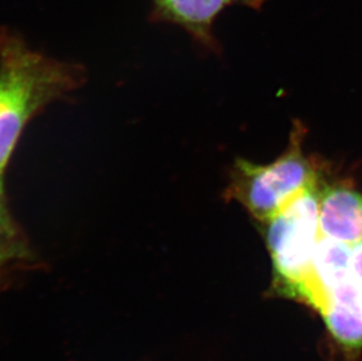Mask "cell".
<instances>
[{
  "mask_svg": "<svg viewBox=\"0 0 362 361\" xmlns=\"http://www.w3.org/2000/svg\"><path fill=\"white\" fill-rule=\"evenodd\" d=\"M79 74L71 66L28 48L18 35L0 33V174L26 123L41 108L72 91Z\"/></svg>",
  "mask_w": 362,
  "mask_h": 361,
  "instance_id": "6da1fadb",
  "label": "cell"
},
{
  "mask_svg": "<svg viewBox=\"0 0 362 361\" xmlns=\"http://www.w3.org/2000/svg\"><path fill=\"white\" fill-rule=\"evenodd\" d=\"M319 229L322 236L349 246L361 242V193L342 185L319 190Z\"/></svg>",
  "mask_w": 362,
  "mask_h": 361,
  "instance_id": "5b68a950",
  "label": "cell"
},
{
  "mask_svg": "<svg viewBox=\"0 0 362 361\" xmlns=\"http://www.w3.org/2000/svg\"><path fill=\"white\" fill-rule=\"evenodd\" d=\"M8 242H10V241L0 239V266L3 265L4 263L6 262L7 259H10L11 256L17 253L16 250L11 248Z\"/></svg>",
  "mask_w": 362,
  "mask_h": 361,
  "instance_id": "30bf717a",
  "label": "cell"
},
{
  "mask_svg": "<svg viewBox=\"0 0 362 361\" xmlns=\"http://www.w3.org/2000/svg\"><path fill=\"white\" fill-rule=\"evenodd\" d=\"M267 0H230V3H238L245 6L252 7L255 10H259Z\"/></svg>",
  "mask_w": 362,
  "mask_h": 361,
  "instance_id": "8fae6325",
  "label": "cell"
},
{
  "mask_svg": "<svg viewBox=\"0 0 362 361\" xmlns=\"http://www.w3.org/2000/svg\"><path fill=\"white\" fill-rule=\"evenodd\" d=\"M318 312L339 344L349 350L362 348V305L353 280L333 291Z\"/></svg>",
  "mask_w": 362,
  "mask_h": 361,
  "instance_id": "8992f818",
  "label": "cell"
},
{
  "mask_svg": "<svg viewBox=\"0 0 362 361\" xmlns=\"http://www.w3.org/2000/svg\"><path fill=\"white\" fill-rule=\"evenodd\" d=\"M265 239L274 264V287L298 299L311 275L320 239L319 187L310 188L265 222Z\"/></svg>",
  "mask_w": 362,
  "mask_h": 361,
  "instance_id": "3957f363",
  "label": "cell"
},
{
  "mask_svg": "<svg viewBox=\"0 0 362 361\" xmlns=\"http://www.w3.org/2000/svg\"><path fill=\"white\" fill-rule=\"evenodd\" d=\"M300 126L293 130L286 153L270 164L237 160L228 197L240 202L253 217L265 223L310 188L318 187V173L301 149Z\"/></svg>",
  "mask_w": 362,
  "mask_h": 361,
  "instance_id": "7a4b0ae2",
  "label": "cell"
},
{
  "mask_svg": "<svg viewBox=\"0 0 362 361\" xmlns=\"http://www.w3.org/2000/svg\"><path fill=\"white\" fill-rule=\"evenodd\" d=\"M16 229L12 224L10 214L7 212L6 202L4 196L3 174H0V239L11 241Z\"/></svg>",
  "mask_w": 362,
  "mask_h": 361,
  "instance_id": "ba28073f",
  "label": "cell"
},
{
  "mask_svg": "<svg viewBox=\"0 0 362 361\" xmlns=\"http://www.w3.org/2000/svg\"><path fill=\"white\" fill-rule=\"evenodd\" d=\"M352 277L362 305V241L352 246Z\"/></svg>",
  "mask_w": 362,
  "mask_h": 361,
  "instance_id": "9c48e42d",
  "label": "cell"
},
{
  "mask_svg": "<svg viewBox=\"0 0 362 361\" xmlns=\"http://www.w3.org/2000/svg\"><path fill=\"white\" fill-rule=\"evenodd\" d=\"M352 277V246L320 236L312 263L311 275L298 300L319 311L328 294L349 283Z\"/></svg>",
  "mask_w": 362,
  "mask_h": 361,
  "instance_id": "277c9868",
  "label": "cell"
},
{
  "mask_svg": "<svg viewBox=\"0 0 362 361\" xmlns=\"http://www.w3.org/2000/svg\"><path fill=\"white\" fill-rule=\"evenodd\" d=\"M156 21L178 25L197 40L212 42L211 28L216 18L230 0H153Z\"/></svg>",
  "mask_w": 362,
  "mask_h": 361,
  "instance_id": "52a82bcc",
  "label": "cell"
}]
</instances>
